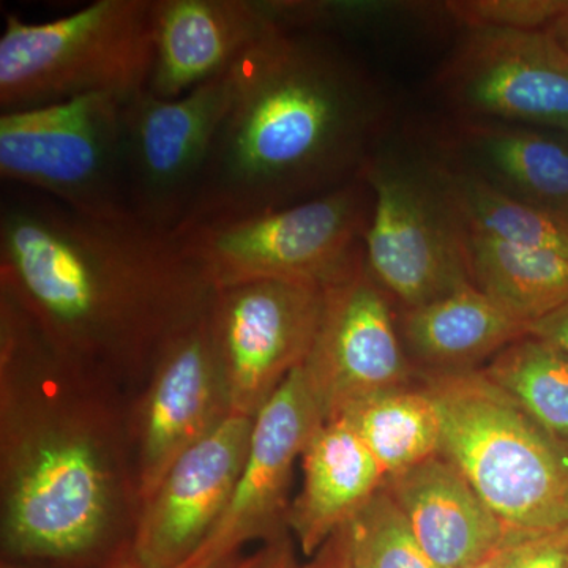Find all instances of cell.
Segmentation results:
<instances>
[{"instance_id": "cell-1", "label": "cell", "mask_w": 568, "mask_h": 568, "mask_svg": "<svg viewBox=\"0 0 568 568\" xmlns=\"http://www.w3.org/2000/svg\"><path fill=\"white\" fill-rule=\"evenodd\" d=\"M0 283L69 368L155 365L213 295L174 234L13 183L0 201Z\"/></svg>"}, {"instance_id": "cell-2", "label": "cell", "mask_w": 568, "mask_h": 568, "mask_svg": "<svg viewBox=\"0 0 568 568\" xmlns=\"http://www.w3.org/2000/svg\"><path fill=\"white\" fill-rule=\"evenodd\" d=\"M230 71V104L200 192L174 234L312 200L364 168L368 88L323 32L278 26Z\"/></svg>"}, {"instance_id": "cell-3", "label": "cell", "mask_w": 568, "mask_h": 568, "mask_svg": "<svg viewBox=\"0 0 568 568\" xmlns=\"http://www.w3.org/2000/svg\"><path fill=\"white\" fill-rule=\"evenodd\" d=\"M440 420V455L511 532L568 526V443L549 433L484 369L424 373Z\"/></svg>"}, {"instance_id": "cell-4", "label": "cell", "mask_w": 568, "mask_h": 568, "mask_svg": "<svg viewBox=\"0 0 568 568\" xmlns=\"http://www.w3.org/2000/svg\"><path fill=\"white\" fill-rule=\"evenodd\" d=\"M152 0H97L67 17L26 22L9 14L0 37V111H22L148 89Z\"/></svg>"}, {"instance_id": "cell-5", "label": "cell", "mask_w": 568, "mask_h": 568, "mask_svg": "<svg viewBox=\"0 0 568 568\" xmlns=\"http://www.w3.org/2000/svg\"><path fill=\"white\" fill-rule=\"evenodd\" d=\"M366 182L244 219L200 224L174 234L186 260L215 290L256 280H294L328 286L364 254L368 224Z\"/></svg>"}, {"instance_id": "cell-6", "label": "cell", "mask_w": 568, "mask_h": 568, "mask_svg": "<svg viewBox=\"0 0 568 568\" xmlns=\"http://www.w3.org/2000/svg\"><path fill=\"white\" fill-rule=\"evenodd\" d=\"M114 484L92 437L69 426L32 432L10 457L2 544L18 562H80L103 547Z\"/></svg>"}, {"instance_id": "cell-7", "label": "cell", "mask_w": 568, "mask_h": 568, "mask_svg": "<svg viewBox=\"0 0 568 568\" xmlns=\"http://www.w3.org/2000/svg\"><path fill=\"white\" fill-rule=\"evenodd\" d=\"M129 99L97 93L0 114V178L93 219H133L126 204Z\"/></svg>"}, {"instance_id": "cell-8", "label": "cell", "mask_w": 568, "mask_h": 568, "mask_svg": "<svg viewBox=\"0 0 568 568\" xmlns=\"http://www.w3.org/2000/svg\"><path fill=\"white\" fill-rule=\"evenodd\" d=\"M231 92L233 78L226 71L181 99H159L145 89L126 100V204L134 220L171 234L182 226Z\"/></svg>"}, {"instance_id": "cell-9", "label": "cell", "mask_w": 568, "mask_h": 568, "mask_svg": "<svg viewBox=\"0 0 568 568\" xmlns=\"http://www.w3.org/2000/svg\"><path fill=\"white\" fill-rule=\"evenodd\" d=\"M324 287L256 280L213 291L209 325L231 414L256 418L312 351Z\"/></svg>"}, {"instance_id": "cell-10", "label": "cell", "mask_w": 568, "mask_h": 568, "mask_svg": "<svg viewBox=\"0 0 568 568\" xmlns=\"http://www.w3.org/2000/svg\"><path fill=\"white\" fill-rule=\"evenodd\" d=\"M364 170L373 190L364 260L384 293L414 310L470 286L465 239L437 189L406 171Z\"/></svg>"}, {"instance_id": "cell-11", "label": "cell", "mask_w": 568, "mask_h": 568, "mask_svg": "<svg viewBox=\"0 0 568 568\" xmlns=\"http://www.w3.org/2000/svg\"><path fill=\"white\" fill-rule=\"evenodd\" d=\"M304 368L325 422L369 396L414 386L418 369L364 256L324 287L323 313Z\"/></svg>"}, {"instance_id": "cell-12", "label": "cell", "mask_w": 568, "mask_h": 568, "mask_svg": "<svg viewBox=\"0 0 568 568\" xmlns=\"http://www.w3.org/2000/svg\"><path fill=\"white\" fill-rule=\"evenodd\" d=\"M447 84L474 114L568 136V51L549 31L470 29L448 67Z\"/></svg>"}, {"instance_id": "cell-13", "label": "cell", "mask_w": 568, "mask_h": 568, "mask_svg": "<svg viewBox=\"0 0 568 568\" xmlns=\"http://www.w3.org/2000/svg\"><path fill=\"white\" fill-rule=\"evenodd\" d=\"M254 418L235 416L181 455L144 504L130 547L144 568H175L204 544L233 499Z\"/></svg>"}, {"instance_id": "cell-14", "label": "cell", "mask_w": 568, "mask_h": 568, "mask_svg": "<svg viewBox=\"0 0 568 568\" xmlns=\"http://www.w3.org/2000/svg\"><path fill=\"white\" fill-rule=\"evenodd\" d=\"M323 410L304 364L284 379L254 418L252 439L233 499L196 555L209 559L241 555L256 538H278L287 518L294 465L324 424Z\"/></svg>"}, {"instance_id": "cell-15", "label": "cell", "mask_w": 568, "mask_h": 568, "mask_svg": "<svg viewBox=\"0 0 568 568\" xmlns=\"http://www.w3.org/2000/svg\"><path fill=\"white\" fill-rule=\"evenodd\" d=\"M153 366L155 375L141 418L142 504L175 459L231 416L209 308L166 343Z\"/></svg>"}, {"instance_id": "cell-16", "label": "cell", "mask_w": 568, "mask_h": 568, "mask_svg": "<svg viewBox=\"0 0 568 568\" xmlns=\"http://www.w3.org/2000/svg\"><path fill=\"white\" fill-rule=\"evenodd\" d=\"M148 91L181 99L231 70L278 26L263 0H152Z\"/></svg>"}, {"instance_id": "cell-17", "label": "cell", "mask_w": 568, "mask_h": 568, "mask_svg": "<svg viewBox=\"0 0 568 568\" xmlns=\"http://www.w3.org/2000/svg\"><path fill=\"white\" fill-rule=\"evenodd\" d=\"M386 487L436 568H470L514 534L444 455L387 478Z\"/></svg>"}, {"instance_id": "cell-18", "label": "cell", "mask_w": 568, "mask_h": 568, "mask_svg": "<svg viewBox=\"0 0 568 568\" xmlns=\"http://www.w3.org/2000/svg\"><path fill=\"white\" fill-rule=\"evenodd\" d=\"M304 484L287 510L305 556H315L386 484V474L343 418L324 422L302 454Z\"/></svg>"}, {"instance_id": "cell-19", "label": "cell", "mask_w": 568, "mask_h": 568, "mask_svg": "<svg viewBox=\"0 0 568 568\" xmlns=\"http://www.w3.org/2000/svg\"><path fill=\"white\" fill-rule=\"evenodd\" d=\"M399 335L424 373L473 372L528 335V325L474 284L432 304L405 310Z\"/></svg>"}, {"instance_id": "cell-20", "label": "cell", "mask_w": 568, "mask_h": 568, "mask_svg": "<svg viewBox=\"0 0 568 568\" xmlns=\"http://www.w3.org/2000/svg\"><path fill=\"white\" fill-rule=\"evenodd\" d=\"M474 286L526 325L568 304V252L465 235Z\"/></svg>"}, {"instance_id": "cell-21", "label": "cell", "mask_w": 568, "mask_h": 568, "mask_svg": "<svg viewBox=\"0 0 568 568\" xmlns=\"http://www.w3.org/2000/svg\"><path fill=\"white\" fill-rule=\"evenodd\" d=\"M336 418L361 437L386 480L440 454L439 414L424 386L369 396Z\"/></svg>"}, {"instance_id": "cell-22", "label": "cell", "mask_w": 568, "mask_h": 568, "mask_svg": "<svg viewBox=\"0 0 568 568\" xmlns=\"http://www.w3.org/2000/svg\"><path fill=\"white\" fill-rule=\"evenodd\" d=\"M436 189L465 235L568 252L562 213L526 203L478 175L446 173Z\"/></svg>"}, {"instance_id": "cell-23", "label": "cell", "mask_w": 568, "mask_h": 568, "mask_svg": "<svg viewBox=\"0 0 568 568\" xmlns=\"http://www.w3.org/2000/svg\"><path fill=\"white\" fill-rule=\"evenodd\" d=\"M470 144L497 181L547 211L568 216V140L507 126H476Z\"/></svg>"}, {"instance_id": "cell-24", "label": "cell", "mask_w": 568, "mask_h": 568, "mask_svg": "<svg viewBox=\"0 0 568 568\" xmlns=\"http://www.w3.org/2000/svg\"><path fill=\"white\" fill-rule=\"evenodd\" d=\"M484 373L538 424L568 443V354L526 335L491 358Z\"/></svg>"}, {"instance_id": "cell-25", "label": "cell", "mask_w": 568, "mask_h": 568, "mask_svg": "<svg viewBox=\"0 0 568 568\" xmlns=\"http://www.w3.org/2000/svg\"><path fill=\"white\" fill-rule=\"evenodd\" d=\"M335 538L349 568H436L386 484Z\"/></svg>"}, {"instance_id": "cell-26", "label": "cell", "mask_w": 568, "mask_h": 568, "mask_svg": "<svg viewBox=\"0 0 568 568\" xmlns=\"http://www.w3.org/2000/svg\"><path fill=\"white\" fill-rule=\"evenodd\" d=\"M447 10L470 29L545 31L568 10L567 2L548 0H466L447 3Z\"/></svg>"}, {"instance_id": "cell-27", "label": "cell", "mask_w": 568, "mask_h": 568, "mask_svg": "<svg viewBox=\"0 0 568 568\" xmlns=\"http://www.w3.org/2000/svg\"><path fill=\"white\" fill-rule=\"evenodd\" d=\"M503 568H568L567 528L517 534L508 544Z\"/></svg>"}, {"instance_id": "cell-28", "label": "cell", "mask_w": 568, "mask_h": 568, "mask_svg": "<svg viewBox=\"0 0 568 568\" xmlns=\"http://www.w3.org/2000/svg\"><path fill=\"white\" fill-rule=\"evenodd\" d=\"M264 556V548L254 555H234L227 558L209 559L203 556L192 555L185 562L175 568H256L260 566L261 559ZM100 568H144L141 566L140 560L134 558L132 547L130 544L122 545L121 548L115 549L108 556L104 564Z\"/></svg>"}, {"instance_id": "cell-29", "label": "cell", "mask_w": 568, "mask_h": 568, "mask_svg": "<svg viewBox=\"0 0 568 568\" xmlns=\"http://www.w3.org/2000/svg\"><path fill=\"white\" fill-rule=\"evenodd\" d=\"M528 335L568 354V304L528 325Z\"/></svg>"}, {"instance_id": "cell-30", "label": "cell", "mask_w": 568, "mask_h": 568, "mask_svg": "<svg viewBox=\"0 0 568 568\" xmlns=\"http://www.w3.org/2000/svg\"><path fill=\"white\" fill-rule=\"evenodd\" d=\"M256 568H327L323 556L317 552L316 559L310 566H301L295 559L290 541L283 537L276 538L264 548V556Z\"/></svg>"}, {"instance_id": "cell-31", "label": "cell", "mask_w": 568, "mask_h": 568, "mask_svg": "<svg viewBox=\"0 0 568 568\" xmlns=\"http://www.w3.org/2000/svg\"><path fill=\"white\" fill-rule=\"evenodd\" d=\"M321 555L324 556L325 566L327 568H349L347 567L345 556H343L342 547L335 536L321 548Z\"/></svg>"}, {"instance_id": "cell-32", "label": "cell", "mask_w": 568, "mask_h": 568, "mask_svg": "<svg viewBox=\"0 0 568 568\" xmlns=\"http://www.w3.org/2000/svg\"><path fill=\"white\" fill-rule=\"evenodd\" d=\"M515 536H517V534H514V536L510 537V540H508L504 547H500L497 549V551L493 552V555H489L487 559L481 560V562H478L477 566L470 568H503L504 559H506L508 544H510L511 538Z\"/></svg>"}, {"instance_id": "cell-33", "label": "cell", "mask_w": 568, "mask_h": 568, "mask_svg": "<svg viewBox=\"0 0 568 568\" xmlns=\"http://www.w3.org/2000/svg\"><path fill=\"white\" fill-rule=\"evenodd\" d=\"M549 32H551L568 51V10L556 21V24L549 29Z\"/></svg>"}, {"instance_id": "cell-34", "label": "cell", "mask_w": 568, "mask_h": 568, "mask_svg": "<svg viewBox=\"0 0 568 568\" xmlns=\"http://www.w3.org/2000/svg\"><path fill=\"white\" fill-rule=\"evenodd\" d=\"M2 568H39V567H32V566H28V564L18 562V560L7 559V560H3Z\"/></svg>"}]
</instances>
